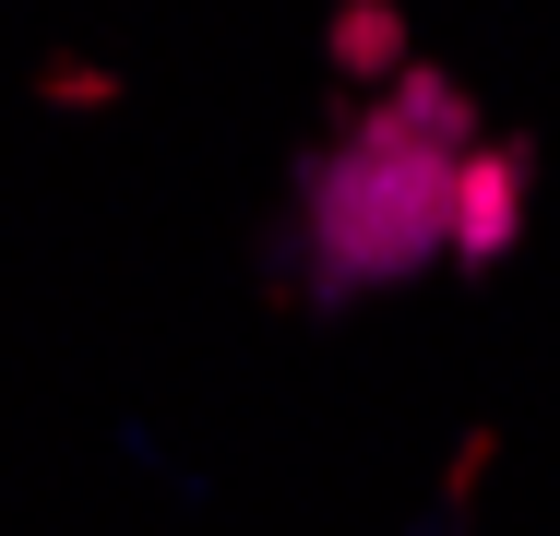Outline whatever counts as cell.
<instances>
[{
	"label": "cell",
	"instance_id": "obj_1",
	"mask_svg": "<svg viewBox=\"0 0 560 536\" xmlns=\"http://www.w3.org/2000/svg\"><path fill=\"white\" fill-rule=\"evenodd\" d=\"M418 107H394L346 167H311V238L335 263V287L358 275H418L430 250H453V179H465V107L442 84H406Z\"/></svg>",
	"mask_w": 560,
	"mask_h": 536
}]
</instances>
